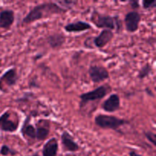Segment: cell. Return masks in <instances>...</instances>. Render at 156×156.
Here are the masks:
<instances>
[{"label": "cell", "instance_id": "obj_1", "mask_svg": "<svg viewBox=\"0 0 156 156\" xmlns=\"http://www.w3.org/2000/svg\"><path fill=\"white\" fill-rule=\"evenodd\" d=\"M58 4L54 2H46L40 4L34 7L28 14L23 19V24H30L34 21H38L42 18L49 17L54 14H59L65 12Z\"/></svg>", "mask_w": 156, "mask_h": 156}, {"label": "cell", "instance_id": "obj_2", "mask_svg": "<svg viewBox=\"0 0 156 156\" xmlns=\"http://www.w3.org/2000/svg\"><path fill=\"white\" fill-rule=\"evenodd\" d=\"M94 123L102 129H110L116 130L126 123V121L123 119L117 118L114 116L99 114L94 118Z\"/></svg>", "mask_w": 156, "mask_h": 156}, {"label": "cell", "instance_id": "obj_3", "mask_svg": "<svg viewBox=\"0 0 156 156\" xmlns=\"http://www.w3.org/2000/svg\"><path fill=\"white\" fill-rule=\"evenodd\" d=\"M98 28H105L107 30H119L120 21L117 17L109 16V15H98L95 19H91Z\"/></svg>", "mask_w": 156, "mask_h": 156}, {"label": "cell", "instance_id": "obj_4", "mask_svg": "<svg viewBox=\"0 0 156 156\" xmlns=\"http://www.w3.org/2000/svg\"><path fill=\"white\" fill-rule=\"evenodd\" d=\"M108 92H109L108 91V87L103 85V86L98 87V88H95L94 90L89 91V92L82 94L80 95L81 107L86 105L88 102L101 100L103 98H105Z\"/></svg>", "mask_w": 156, "mask_h": 156}, {"label": "cell", "instance_id": "obj_5", "mask_svg": "<svg viewBox=\"0 0 156 156\" xmlns=\"http://www.w3.org/2000/svg\"><path fill=\"white\" fill-rule=\"evenodd\" d=\"M10 117L9 111H5L0 117V129L3 132L14 133L18 129L19 122L18 120L15 121L11 120Z\"/></svg>", "mask_w": 156, "mask_h": 156}, {"label": "cell", "instance_id": "obj_6", "mask_svg": "<svg viewBox=\"0 0 156 156\" xmlns=\"http://www.w3.org/2000/svg\"><path fill=\"white\" fill-rule=\"evenodd\" d=\"M88 74L94 83H98L110 77L108 70L101 66H91L88 69Z\"/></svg>", "mask_w": 156, "mask_h": 156}, {"label": "cell", "instance_id": "obj_7", "mask_svg": "<svg viewBox=\"0 0 156 156\" xmlns=\"http://www.w3.org/2000/svg\"><path fill=\"white\" fill-rule=\"evenodd\" d=\"M140 21H141V16L140 13L137 12H129L125 16L124 21L126 28L127 31L130 33L136 32L139 28Z\"/></svg>", "mask_w": 156, "mask_h": 156}, {"label": "cell", "instance_id": "obj_8", "mask_svg": "<svg viewBox=\"0 0 156 156\" xmlns=\"http://www.w3.org/2000/svg\"><path fill=\"white\" fill-rule=\"evenodd\" d=\"M18 74L15 69L7 70L0 78V90L2 91L3 87H12L18 82Z\"/></svg>", "mask_w": 156, "mask_h": 156}, {"label": "cell", "instance_id": "obj_9", "mask_svg": "<svg viewBox=\"0 0 156 156\" xmlns=\"http://www.w3.org/2000/svg\"><path fill=\"white\" fill-rule=\"evenodd\" d=\"M61 142L63 146L64 150L66 152H75L79 149V146L78 143L74 141L73 137L67 131H63L61 135Z\"/></svg>", "mask_w": 156, "mask_h": 156}, {"label": "cell", "instance_id": "obj_10", "mask_svg": "<svg viewBox=\"0 0 156 156\" xmlns=\"http://www.w3.org/2000/svg\"><path fill=\"white\" fill-rule=\"evenodd\" d=\"M114 37V33L112 30L104 29L94 40V44L98 48H103L108 43L111 42Z\"/></svg>", "mask_w": 156, "mask_h": 156}, {"label": "cell", "instance_id": "obj_11", "mask_svg": "<svg viewBox=\"0 0 156 156\" xmlns=\"http://www.w3.org/2000/svg\"><path fill=\"white\" fill-rule=\"evenodd\" d=\"M120 107V97L117 94H113L102 105V108L107 112H115Z\"/></svg>", "mask_w": 156, "mask_h": 156}, {"label": "cell", "instance_id": "obj_12", "mask_svg": "<svg viewBox=\"0 0 156 156\" xmlns=\"http://www.w3.org/2000/svg\"><path fill=\"white\" fill-rule=\"evenodd\" d=\"M91 27V26L88 23L85 22V21H79L66 24L64 27V29H65L66 31L69 32V33H79V32H82L88 30Z\"/></svg>", "mask_w": 156, "mask_h": 156}, {"label": "cell", "instance_id": "obj_13", "mask_svg": "<svg viewBox=\"0 0 156 156\" xmlns=\"http://www.w3.org/2000/svg\"><path fill=\"white\" fill-rule=\"evenodd\" d=\"M15 21V14L12 10H4L0 12V27L8 29Z\"/></svg>", "mask_w": 156, "mask_h": 156}, {"label": "cell", "instance_id": "obj_14", "mask_svg": "<svg viewBox=\"0 0 156 156\" xmlns=\"http://www.w3.org/2000/svg\"><path fill=\"white\" fill-rule=\"evenodd\" d=\"M58 143L56 138L49 140L43 147V156H56L58 152Z\"/></svg>", "mask_w": 156, "mask_h": 156}, {"label": "cell", "instance_id": "obj_15", "mask_svg": "<svg viewBox=\"0 0 156 156\" xmlns=\"http://www.w3.org/2000/svg\"><path fill=\"white\" fill-rule=\"evenodd\" d=\"M66 41V37L62 34H53L47 38L49 45L53 49H57L62 47Z\"/></svg>", "mask_w": 156, "mask_h": 156}, {"label": "cell", "instance_id": "obj_16", "mask_svg": "<svg viewBox=\"0 0 156 156\" xmlns=\"http://www.w3.org/2000/svg\"><path fill=\"white\" fill-rule=\"evenodd\" d=\"M21 133L24 136L27 138L30 139V140H36V128L30 123H27V121L24 123L23 126Z\"/></svg>", "mask_w": 156, "mask_h": 156}, {"label": "cell", "instance_id": "obj_17", "mask_svg": "<svg viewBox=\"0 0 156 156\" xmlns=\"http://www.w3.org/2000/svg\"><path fill=\"white\" fill-rule=\"evenodd\" d=\"M49 133H50V129H49V127H46V126H37L36 140H39V141L45 140L48 137Z\"/></svg>", "mask_w": 156, "mask_h": 156}, {"label": "cell", "instance_id": "obj_18", "mask_svg": "<svg viewBox=\"0 0 156 156\" xmlns=\"http://www.w3.org/2000/svg\"><path fill=\"white\" fill-rule=\"evenodd\" d=\"M151 71H152V67H151V66H149V64H146V65L144 66L140 71L138 78L140 79H145V78L147 77V76L150 74Z\"/></svg>", "mask_w": 156, "mask_h": 156}, {"label": "cell", "instance_id": "obj_19", "mask_svg": "<svg viewBox=\"0 0 156 156\" xmlns=\"http://www.w3.org/2000/svg\"><path fill=\"white\" fill-rule=\"evenodd\" d=\"M0 154L3 156H7L9 155H15V152H12V149L6 145H3L0 149Z\"/></svg>", "mask_w": 156, "mask_h": 156}, {"label": "cell", "instance_id": "obj_20", "mask_svg": "<svg viewBox=\"0 0 156 156\" xmlns=\"http://www.w3.org/2000/svg\"><path fill=\"white\" fill-rule=\"evenodd\" d=\"M76 3L77 2H76V1H71V0H64V1L58 2L56 4H58V5L60 4L61 5H59V6H60V7L63 9V6H66L67 9H69L70 7H73V5H76Z\"/></svg>", "mask_w": 156, "mask_h": 156}, {"label": "cell", "instance_id": "obj_21", "mask_svg": "<svg viewBox=\"0 0 156 156\" xmlns=\"http://www.w3.org/2000/svg\"><path fill=\"white\" fill-rule=\"evenodd\" d=\"M156 5V2L155 0L152 1H143V7L145 9H150L155 8Z\"/></svg>", "mask_w": 156, "mask_h": 156}, {"label": "cell", "instance_id": "obj_22", "mask_svg": "<svg viewBox=\"0 0 156 156\" xmlns=\"http://www.w3.org/2000/svg\"><path fill=\"white\" fill-rule=\"evenodd\" d=\"M145 135H146V137L147 138V140H149V142H151V143H152V145L155 146L156 140L155 134L152 132H146L145 133Z\"/></svg>", "mask_w": 156, "mask_h": 156}, {"label": "cell", "instance_id": "obj_23", "mask_svg": "<svg viewBox=\"0 0 156 156\" xmlns=\"http://www.w3.org/2000/svg\"><path fill=\"white\" fill-rule=\"evenodd\" d=\"M129 156H142V155H140V154L136 153L135 151H131V152H129Z\"/></svg>", "mask_w": 156, "mask_h": 156}, {"label": "cell", "instance_id": "obj_24", "mask_svg": "<svg viewBox=\"0 0 156 156\" xmlns=\"http://www.w3.org/2000/svg\"><path fill=\"white\" fill-rule=\"evenodd\" d=\"M1 65H2V61L1 59H0V66H1Z\"/></svg>", "mask_w": 156, "mask_h": 156}]
</instances>
